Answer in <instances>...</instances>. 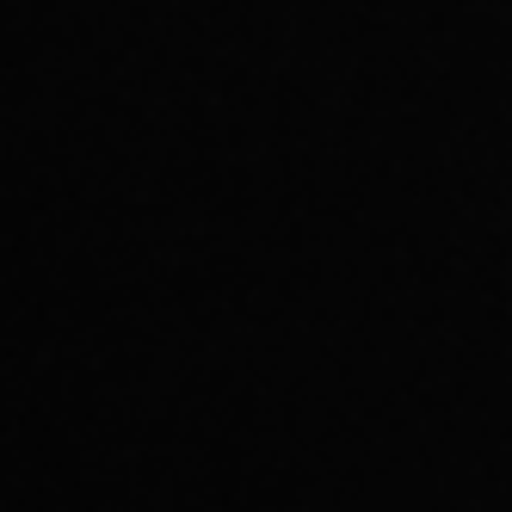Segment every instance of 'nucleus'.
I'll return each mask as SVG.
<instances>
[]
</instances>
